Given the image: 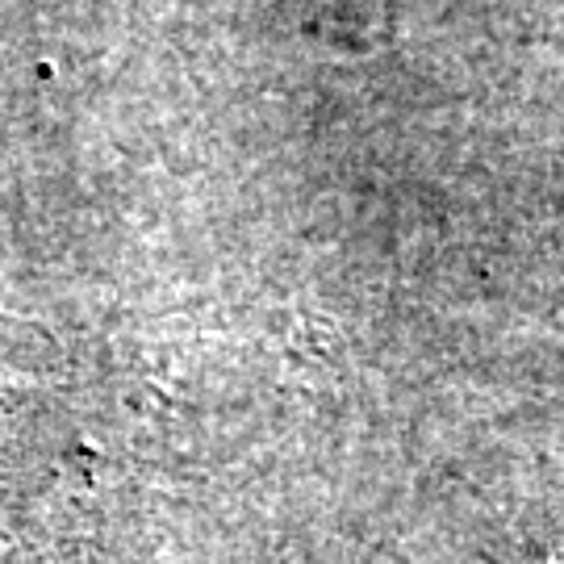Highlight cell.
I'll return each instance as SVG.
<instances>
[{"instance_id": "cell-1", "label": "cell", "mask_w": 564, "mask_h": 564, "mask_svg": "<svg viewBox=\"0 0 564 564\" xmlns=\"http://www.w3.org/2000/svg\"><path fill=\"white\" fill-rule=\"evenodd\" d=\"M523 564H564L561 552H552V556H535V561H523Z\"/></svg>"}]
</instances>
